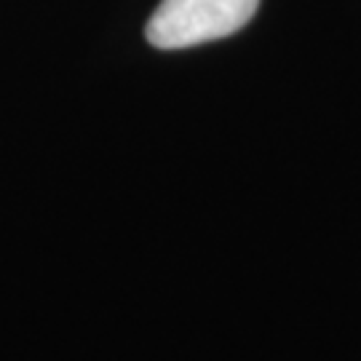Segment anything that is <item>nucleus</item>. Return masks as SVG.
Returning <instances> with one entry per match:
<instances>
[{
    "mask_svg": "<svg viewBox=\"0 0 361 361\" xmlns=\"http://www.w3.org/2000/svg\"><path fill=\"white\" fill-rule=\"evenodd\" d=\"M259 0H161L145 35L155 49H188L228 38L252 22Z\"/></svg>",
    "mask_w": 361,
    "mask_h": 361,
    "instance_id": "1",
    "label": "nucleus"
}]
</instances>
